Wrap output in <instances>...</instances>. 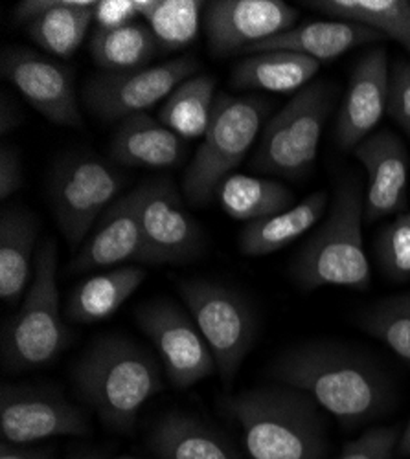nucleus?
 I'll list each match as a JSON object with an SVG mask.
<instances>
[{
    "instance_id": "f257e3e1",
    "label": "nucleus",
    "mask_w": 410,
    "mask_h": 459,
    "mask_svg": "<svg viewBox=\"0 0 410 459\" xmlns=\"http://www.w3.org/2000/svg\"><path fill=\"white\" fill-rule=\"evenodd\" d=\"M275 380L310 395L346 429L390 410L394 394L385 371L361 351L335 342H306L271 366Z\"/></svg>"
},
{
    "instance_id": "f03ea898",
    "label": "nucleus",
    "mask_w": 410,
    "mask_h": 459,
    "mask_svg": "<svg viewBox=\"0 0 410 459\" xmlns=\"http://www.w3.org/2000/svg\"><path fill=\"white\" fill-rule=\"evenodd\" d=\"M241 427L250 459H326L329 445L320 406L287 385L256 386L222 399Z\"/></svg>"
},
{
    "instance_id": "7ed1b4c3",
    "label": "nucleus",
    "mask_w": 410,
    "mask_h": 459,
    "mask_svg": "<svg viewBox=\"0 0 410 459\" xmlns=\"http://www.w3.org/2000/svg\"><path fill=\"white\" fill-rule=\"evenodd\" d=\"M74 380L83 401L115 430H131L145 403L164 390L155 357L124 336H103L82 355Z\"/></svg>"
},
{
    "instance_id": "20e7f679",
    "label": "nucleus",
    "mask_w": 410,
    "mask_h": 459,
    "mask_svg": "<svg viewBox=\"0 0 410 459\" xmlns=\"http://www.w3.org/2000/svg\"><path fill=\"white\" fill-rule=\"evenodd\" d=\"M364 195L355 175L339 180L326 222L294 259L291 271L304 290L345 287L368 290L371 271L362 239Z\"/></svg>"
},
{
    "instance_id": "39448f33",
    "label": "nucleus",
    "mask_w": 410,
    "mask_h": 459,
    "mask_svg": "<svg viewBox=\"0 0 410 459\" xmlns=\"http://www.w3.org/2000/svg\"><path fill=\"white\" fill-rule=\"evenodd\" d=\"M70 333L59 311L57 245L47 239L35 254L33 281L19 313L4 331L3 357L10 373L52 364L68 346Z\"/></svg>"
},
{
    "instance_id": "423d86ee",
    "label": "nucleus",
    "mask_w": 410,
    "mask_h": 459,
    "mask_svg": "<svg viewBox=\"0 0 410 459\" xmlns=\"http://www.w3.org/2000/svg\"><path fill=\"white\" fill-rule=\"evenodd\" d=\"M269 112L257 96L217 94L208 129L184 173V197L196 206L208 204L232 171L243 162Z\"/></svg>"
},
{
    "instance_id": "0eeeda50",
    "label": "nucleus",
    "mask_w": 410,
    "mask_h": 459,
    "mask_svg": "<svg viewBox=\"0 0 410 459\" xmlns=\"http://www.w3.org/2000/svg\"><path fill=\"white\" fill-rule=\"evenodd\" d=\"M331 82H311L267 124L254 152L252 168L285 178L306 177L317 160L324 126L337 101Z\"/></svg>"
},
{
    "instance_id": "6e6552de",
    "label": "nucleus",
    "mask_w": 410,
    "mask_h": 459,
    "mask_svg": "<svg viewBox=\"0 0 410 459\" xmlns=\"http://www.w3.org/2000/svg\"><path fill=\"white\" fill-rule=\"evenodd\" d=\"M179 292L212 350L221 380L231 386L257 334L252 305L238 290L206 280L180 281Z\"/></svg>"
},
{
    "instance_id": "1a4fd4ad",
    "label": "nucleus",
    "mask_w": 410,
    "mask_h": 459,
    "mask_svg": "<svg viewBox=\"0 0 410 459\" xmlns=\"http://www.w3.org/2000/svg\"><path fill=\"white\" fill-rule=\"evenodd\" d=\"M126 178L105 159L80 152L65 159L50 178L54 217L68 245L78 247L115 204Z\"/></svg>"
},
{
    "instance_id": "9d476101",
    "label": "nucleus",
    "mask_w": 410,
    "mask_h": 459,
    "mask_svg": "<svg viewBox=\"0 0 410 459\" xmlns=\"http://www.w3.org/2000/svg\"><path fill=\"white\" fill-rule=\"evenodd\" d=\"M197 70L199 63L184 56L133 72H101L83 87V103L105 122H122L168 100L180 83L194 78Z\"/></svg>"
},
{
    "instance_id": "9b49d317",
    "label": "nucleus",
    "mask_w": 410,
    "mask_h": 459,
    "mask_svg": "<svg viewBox=\"0 0 410 459\" xmlns=\"http://www.w3.org/2000/svg\"><path fill=\"white\" fill-rule=\"evenodd\" d=\"M133 191L153 264H182L203 254V230L186 210L173 180L152 178L142 182Z\"/></svg>"
},
{
    "instance_id": "f8f14e48",
    "label": "nucleus",
    "mask_w": 410,
    "mask_h": 459,
    "mask_svg": "<svg viewBox=\"0 0 410 459\" xmlns=\"http://www.w3.org/2000/svg\"><path fill=\"white\" fill-rule=\"evenodd\" d=\"M140 329L155 343L173 388L188 390L215 373L212 350L194 318L171 301H152L136 311Z\"/></svg>"
},
{
    "instance_id": "ddd939ff",
    "label": "nucleus",
    "mask_w": 410,
    "mask_h": 459,
    "mask_svg": "<svg viewBox=\"0 0 410 459\" xmlns=\"http://www.w3.org/2000/svg\"><path fill=\"white\" fill-rule=\"evenodd\" d=\"M0 430L12 445H31L57 436H83L89 420L59 390L41 386H3Z\"/></svg>"
},
{
    "instance_id": "4468645a",
    "label": "nucleus",
    "mask_w": 410,
    "mask_h": 459,
    "mask_svg": "<svg viewBox=\"0 0 410 459\" xmlns=\"http://www.w3.org/2000/svg\"><path fill=\"white\" fill-rule=\"evenodd\" d=\"M0 70L26 101L56 126L82 127V112L68 66L24 47H8L0 57Z\"/></svg>"
},
{
    "instance_id": "2eb2a0df",
    "label": "nucleus",
    "mask_w": 410,
    "mask_h": 459,
    "mask_svg": "<svg viewBox=\"0 0 410 459\" xmlns=\"http://www.w3.org/2000/svg\"><path fill=\"white\" fill-rule=\"evenodd\" d=\"M298 10L282 0H214L205 8V31L215 56L264 43L296 26Z\"/></svg>"
},
{
    "instance_id": "dca6fc26",
    "label": "nucleus",
    "mask_w": 410,
    "mask_h": 459,
    "mask_svg": "<svg viewBox=\"0 0 410 459\" xmlns=\"http://www.w3.org/2000/svg\"><path fill=\"white\" fill-rule=\"evenodd\" d=\"M129 261L153 264V257L138 219L135 191L118 197L115 204L101 215L76 257L68 264V271L82 274L117 269L118 264Z\"/></svg>"
},
{
    "instance_id": "f3484780",
    "label": "nucleus",
    "mask_w": 410,
    "mask_h": 459,
    "mask_svg": "<svg viewBox=\"0 0 410 459\" xmlns=\"http://www.w3.org/2000/svg\"><path fill=\"white\" fill-rule=\"evenodd\" d=\"M390 65L385 48L366 52L355 65L335 124V140L345 151L355 149L378 127L388 107Z\"/></svg>"
},
{
    "instance_id": "a211bd4d",
    "label": "nucleus",
    "mask_w": 410,
    "mask_h": 459,
    "mask_svg": "<svg viewBox=\"0 0 410 459\" xmlns=\"http://www.w3.org/2000/svg\"><path fill=\"white\" fill-rule=\"evenodd\" d=\"M355 159L368 175L364 217L376 222L388 215L403 213L408 195V152L390 131L370 134L353 149Z\"/></svg>"
},
{
    "instance_id": "6ab92c4d",
    "label": "nucleus",
    "mask_w": 410,
    "mask_h": 459,
    "mask_svg": "<svg viewBox=\"0 0 410 459\" xmlns=\"http://www.w3.org/2000/svg\"><path fill=\"white\" fill-rule=\"evenodd\" d=\"M92 0H24L13 12L30 39L45 52L68 59L80 50L94 22Z\"/></svg>"
},
{
    "instance_id": "aec40b11",
    "label": "nucleus",
    "mask_w": 410,
    "mask_h": 459,
    "mask_svg": "<svg viewBox=\"0 0 410 459\" xmlns=\"http://www.w3.org/2000/svg\"><path fill=\"white\" fill-rule=\"evenodd\" d=\"M381 39V35L366 26L346 21H308L271 37V39L245 48V54L264 52H292L311 57L318 63L337 59L348 50L370 45Z\"/></svg>"
},
{
    "instance_id": "412c9836",
    "label": "nucleus",
    "mask_w": 410,
    "mask_h": 459,
    "mask_svg": "<svg viewBox=\"0 0 410 459\" xmlns=\"http://www.w3.org/2000/svg\"><path fill=\"white\" fill-rule=\"evenodd\" d=\"M109 152L117 166L171 169L182 164L186 147L182 138L161 120H153L147 114H135L120 122Z\"/></svg>"
},
{
    "instance_id": "4be33fe9",
    "label": "nucleus",
    "mask_w": 410,
    "mask_h": 459,
    "mask_svg": "<svg viewBox=\"0 0 410 459\" xmlns=\"http://www.w3.org/2000/svg\"><path fill=\"white\" fill-rule=\"evenodd\" d=\"M149 446L162 459H243L227 436L180 411L159 420L149 436Z\"/></svg>"
},
{
    "instance_id": "5701e85b",
    "label": "nucleus",
    "mask_w": 410,
    "mask_h": 459,
    "mask_svg": "<svg viewBox=\"0 0 410 459\" xmlns=\"http://www.w3.org/2000/svg\"><path fill=\"white\" fill-rule=\"evenodd\" d=\"M39 224L30 210L4 208L0 215V298L17 303L31 285Z\"/></svg>"
},
{
    "instance_id": "b1692460",
    "label": "nucleus",
    "mask_w": 410,
    "mask_h": 459,
    "mask_svg": "<svg viewBox=\"0 0 410 459\" xmlns=\"http://www.w3.org/2000/svg\"><path fill=\"white\" fill-rule=\"evenodd\" d=\"M327 208L326 191H315L285 212L247 222L240 234V250L250 257L278 252L306 236L324 217Z\"/></svg>"
},
{
    "instance_id": "393cba45",
    "label": "nucleus",
    "mask_w": 410,
    "mask_h": 459,
    "mask_svg": "<svg viewBox=\"0 0 410 459\" xmlns=\"http://www.w3.org/2000/svg\"><path fill=\"white\" fill-rule=\"evenodd\" d=\"M147 273L124 264L100 273L74 289L66 299L65 315L76 324H96L113 316L144 283Z\"/></svg>"
},
{
    "instance_id": "a878e982",
    "label": "nucleus",
    "mask_w": 410,
    "mask_h": 459,
    "mask_svg": "<svg viewBox=\"0 0 410 459\" xmlns=\"http://www.w3.org/2000/svg\"><path fill=\"white\" fill-rule=\"evenodd\" d=\"M320 63L292 52H264L240 61L232 74V85L240 91H264L276 94L298 92L311 83Z\"/></svg>"
},
{
    "instance_id": "bb28decb",
    "label": "nucleus",
    "mask_w": 410,
    "mask_h": 459,
    "mask_svg": "<svg viewBox=\"0 0 410 459\" xmlns=\"http://www.w3.org/2000/svg\"><path fill=\"white\" fill-rule=\"evenodd\" d=\"M308 6L331 19L355 22L390 37L410 54V3L405 0H317Z\"/></svg>"
},
{
    "instance_id": "cd10ccee",
    "label": "nucleus",
    "mask_w": 410,
    "mask_h": 459,
    "mask_svg": "<svg viewBox=\"0 0 410 459\" xmlns=\"http://www.w3.org/2000/svg\"><path fill=\"white\" fill-rule=\"evenodd\" d=\"M91 56L103 72H133L145 68L161 47L147 24L135 22L118 30H94Z\"/></svg>"
},
{
    "instance_id": "c85d7f7f",
    "label": "nucleus",
    "mask_w": 410,
    "mask_h": 459,
    "mask_svg": "<svg viewBox=\"0 0 410 459\" xmlns=\"http://www.w3.org/2000/svg\"><path fill=\"white\" fill-rule=\"evenodd\" d=\"M219 201L232 219L252 222L294 206V195L289 187L276 180L256 178L247 175H231L221 184Z\"/></svg>"
},
{
    "instance_id": "c756f323",
    "label": "nucleus",
    "mask_w": 410,
    "mask_h": 459,
    "mask_svg": "<svg viewBox=\"0 0 410 459\" xmlns=\"http://www.w3.org/2000/svg\"><path fill=\"white\" fill-rule=\"evenodd\" d=\"M212 75H194L180 83L164 101L161 122L184 140L205 136L217 100Z\"/></svg>"
},
{
    "instance_id": "7c9ffc66",
    "label": "nucleus",
    "mask_w": 410,
    "mask_h": 459,
    "mask_svg": "<svg viewBox=\"0 0 410 459\" xmlns=\"http://www.w3.org/2000/svg\"><path fill=\"white\" fill-rule=\"evenodd\" d=\"M359 325L410 364V292L385 298L364 309Z\"/></svg>"
},
{
    "instance_id": "2f4dec72",
    "label": "nucleus",
    "mask_w": 410,
    "mask_h": 459,
    "mask_svg": "<svg viewBox=\"0 0 410 459\" xmlns=\"http://www.w3.org/2000/svg\"><path fill=\"white\" fill-rule=\"evenodd\" d=\"M203 6L206 4L199 0H159L155 12L145 22L152 28L161 50H182L197 39Z\"/></svg>"
},
{
    "instance_id": "473e14b6",
    "label": "nucleus",
    "mask_w": 410,
    "mask_h": 459,
    "mask_svg": "<svg viewBox=\"0 0 410 459\" xmlns=\"http://www.w3.org/2000/svg\"><path fill=\"white\" fill-rule=\"evenodd\" d=\"M376 257L390 281H410V212L396 215L381 230L376 241Z\"/></svg>"
},
{
    "instance_id": "72a5a7b5",
    "label": "nucleus",
    "mask_w": 410,
    "mask_h": 459,
    "mask_svg": "<svg viewBox=\"0 0 410 459\" xmlns=\"http://www.w3.org/2000/svg\"><path fill=\"white\" fill-rule=\"evenodd\" d=\"M399 443L397 429L378 427L350 441L335 459H394Z\"/></svg>"
},
{
    "instance_id": "f704fd0d",
    "label": "nucleus",
    "mask_w": 410,
    "mask_h": 459,
    "mask_svg": "<svg viewBox=\"0 0 410 459\" xmlns=\"http://www.w3.org/2000/svg\"><path fill=\"white\" fill-rule=\"evenodd\" d=\"M387 112L410 136V65L405 61H397L390 68Z\"/></svg>"
},
{
    "instance_id": "c9c22d12",
    "label": "nucleus",
    "mask_w": 410,
    "mask_h": 459,
    "mask_svg": "<svg viewBox=\"0 0 410 459\" xmlns=\"http://www.w3.org/2000/svg\"><path fill=\"white\" fill-rule=\"evenodd\" d=\"M136 19L135 0H100L94 6L96 30H118L135 24Z\"/></svg>"
},
{
    "instance_id": "e433bc0d",
    "label": "nucleus",
    "mask_w": 410,
    "mask_h": 459,
    "mask_svg": "<svg viewBox=\"0 0 410 459\" xmlns=\"http://www.w3.org/2000/svg\"><path fill=\"white\" fill-rule=\"evenodd\" d=\"M22 186V166L12 145L0 147V199H10Z\"/></svg>"
},
{
    "instance_id": "4c0bfd02",
    "label": "nucleus",
    "mask_w": 410,
    "mask_h": 459,
    "mask_svg": "<svg viewBox=\"0 0 410 459\" xmlns=\"http://www.w3.org/2000/svg\"><path fill=\"white\" fill-rule=\"evenodd\" d=\"M22 122V110L6 92L0 94V134L6 136Z\"/></svg>"
},
{
    "instance_id": "58836bf2",
    "label": "nucleus",
    "mask_w": 410,
    "mask_h": 459,
    "mask_svg": "<svg viewBox=\"0 0 410 459\" xmlns=\"http://www.w3.org/2000/svg\"><path fill=\"white\" fill-rule=\"evenodd\" d=\"M0 459H52V452L3 441V446H0Z\"/></svg>"
},
{
    "instance_id": "ea45409f",
    "label": "nucleus",
    "mask_w": 410,
    "mask_h": 459,
    "mask_svg": "<svg viewBox=\"0 0 410 459\" xmlns=\"http://www.w3.org/2000/svg\"><path fill=\"white\" fill-rule=\"evenodd\" d=\"M397 450L401 455H410V423L405 429V432L399 436V443H397Z\"/></svg>"
},
{
    "instance_id": "a19ab883",
    "label": "nucleus",
    "mask_w": 410,
    "mask_h": 459,
    "mask_svg": "<svg viewBox=\"0 0 410 459\" xmlns=\"http://www.w3.org/2000/svg\"><path fill=\"white\" fill-rule=\"evenodd\" d=\"M74 459H101V455L89 452V454H80V455H76Z\"/></svg>"
},
{
    "instance_id": "79ce46f5",
    "label": "nucleus",
    "mask_w": 410,
    "mask_h": 459,
    "mask_svg": "<svg viewBox=\"0 0 410 459\" xmlns=\"http://www.w3.org/2000/svg\"><path fill=\"white\" fill-rule=\"evenodd\" d=\"M117 459H140V457H131V455H120V457H117Z\"/></svg>"
}]
</instances>
